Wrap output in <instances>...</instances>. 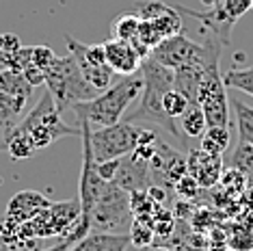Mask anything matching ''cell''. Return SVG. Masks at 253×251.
I'll use <instances>...</instances> for the list:
<instances>
[{
  "instance_id": "obj_1",
  "label": "cell",
  "mask_w": 253,
  "mask_h": 251,
  "mask_svg": "<svg viewBox=\"0 0 253 251\" xmlns=\"http://www.w3.org/2000/svg\"><path fill=\"white\" fill-rule=\"evenodd\" d=\"M141 76H143V91H141V102L136 111L128 113L126 122L128 124H139L145 122L147 126L154 124L158 128L167 130L171 136L182 139V132L177 128V122L171 119L163 108V98L167 91L173 89V70L160 65L156 59L147 56L141 63Z\"/></svg>"
},
{
  "instance_id": "obj_2",
  "label": "cell",
  "mask_w": 253,
  "mask_h": 251,
  "mask_svg": "<svg viewBox=\"0 0 253 251\" xmlns=\"http://www.w3.org/2000/svg\"><path fill=\"white\" fill-rule=\"evenodd\" d=\"M143 91V76L141 72L130 74V76H122V81L113 83L111 87L102 93H97L93 100L80 102L72 108L76 119H84L89 122L91 128H106V126L119 124L132 102L141 98Z\"/></svg>"
},
{
  "instance_id": "obj_3",
  "label": "cell",
  "mask_w": 253,
  "mask_h": 251,
  "mask_svg": "<svg viewBox=\"0 0 253 251\" xmlns=\"http://www.w3.org/2000/svg\"><path fill=\"white\" fill-rule=\"evenodd\" d=\"M45 74V87L52 95L56 108L63 113L67 108H74L80 102H89L97 95V91L91 87L89 81L83 76L78 63L74 61L72 54L56 56L50 63Z\"/></svg>"
},
{
  "instance_id": "obj_4",
  "label": "cell",
  "mask_w": 253,
  "mask_h": 251,
  "mask_svg": "<svg viewBox=\"0 0 253 251\" xmlns=\"http://www.w3.org/2000/svg\"><path fill=\"white\" fill-rule=\"evenodd\" d=\"M18 128L31 136L37 150L52 145L54 141L63 139V136H80V128H72L63 122L61 111L56 108L50 91H45L42 100L22 117Z\"/></svg>"
},
{
  "instance_id": "obj_5",
  "label": "cell",
  "mask_w": 253,
  "mask_h": 251,
  "mask_svg": "<svg viewBox=\"0 0 253 251\" xmlns=\"http://www.w3.org/2000/svg\"><path fill=\"white\" fill-rule=\"evenodd\" d=\"M89 221L91 232H111V234H128L130 225L134 223V214L130 206V193L108 182L102 195L97 197L93 208L83 214Z\"/></svg>"
},
{
  "instance_id": "obj_6",
  "label": "cell",
  "mask_w": 253,
  "mask_h": 251,
  "mask_svg": "<svg viewBox=\"0 0 253 251\" xmlns=\"http://www.w3.org/2000/svg\"><path fill=\"white\" fill-rule=\"evenodd\" d=\"M143 128L128 122H119L106 128H91V150L95 163H106L115 158H124L134 152L141 139Z\"/></svg>"
},
{
  "instance_id": "obj_7",
  "label": "cell",
  "mask_w": 253,
  "mask_h": 251,
  "mask_svg": "<svg viewBox=\"0 0 253 251\" xmlns=\"http://www.w3.org/2000/svg\"><path fill=\"white\" fill-rule=\"evenodd\" d=\"M65 43L70 54L74 56V61L78 63L83 76L89 81V84L93 87L97 93L106 91L113 84L115 72L108 67L106 63V52H104V43H93L87 45L78 39H74L72 35H65Z\"/></svg>"
},
{
  "instance_id": "obj_8",
  "label": "cell",
  "mask_w": 253,
  "mask_h": 251,
  "mask_svg": "<svg viewBox=\"0 0 253 251\" xmlns=\"http://www.w3.org/2000/svg\"><path fill=\"white\" fill-rule=\"evenodd\" d=\"M50 204L52 202H50L45 195H42V193H37V191L15 193V195L9 199L7 212H4V219H2V223H0V238L4 241V238L13 236L20 225H24L26 221L35 219V216L39 212H43Z\"/></svg>"
},
{
  "instance_id": "obj_9",
  "label": "cell",
  "mask_w": 253,
  "mask_h": 251,
  "mask_svg": "<svg viewBox=\"0 0 253 251\" xmlns=\"http://www.w3.org/2000/svg\"><path fill=\"white\" fill-rule=\"evenodd\" d=\"M184 173H188L186 156L158 139L154 158L149 161V178H152V182L167 188H173V184Z\"/></svg>"
},
{
  "instance_id": "obj_10",
  "label": "cell",
  "mask_w": 253,
  "mask_h": 251,
  "mask_svg": "<svg viewBox=\"0 0 253 251\" xmlns=\"http://www.w3.org/2000/svg\"><path fill=\"white\" fill-rule=\"evenodd\" d=\"M199 54H201V43H195L191 39H186L184 33L165 39L163 43H158L156 48L149 52L152 59H156L160 65L169 67V70H177V67L197 61Z\"/></svg>"
},
{
  "instance_id": "obj_11",
  "label": "cell",
  "mask_w": 253,
  "mask_h": 251,
  "mask_svg": "<svg viewBox=\"0 0 253 251\" xmlns=\"http://www.w3.org/2000/svg\"><path fill=\"white\" fill-rule=\"evenodd\" d=\"M104 52H106V63L113 72L122 74V76H130V74L141 72L143 56L132 43L111 37L108 42H104Z\"/></svg>"
},
{
  "instance_id": "obj_12",
  "label": "cell",
  "mask_w": 253,
  "mask_h": 251,
  "mask_svg": "<svg viewBox=\"0 0 253 251\" xmlns=\"http://www.w3.org/2000/svg\"><path fill=\"white\" fill-rule=\"evenodd\" d=\"M188 173L199 182L201 188H214L223 175V158L201 150H191L186 158Z\"/></svg>"
},
{
  "instance_id": "obj_13",
  "label": "cell",
  "mask_w": 253,
  "mask_h": 251,
  "mask_svg": "<svg viewBox=\"0 0 253 251\" xmlns=\"http://www.w3.org/2000/svg\"><path fill=\"white\" fill-rule=\"evenodd\" d=\"M113 182L128 193L147 191L149 188V163L136 158L134 154H128L119 163L117 175H115Z\"/></svg>"
},
{
  "instance_id": "obj_14",
  "label": "cell",
  "mask_w": 253,
  "mask_h": 251,
  "mask_svg": "<svg viewBox=\"0 0 253 251\" xmlns=\"http://www.w3.org/2000/svg\"><path fill=\"white\" fill-rule=\"evenodd\" d=\"M130 236L128 234H111V232H91L74 245L72 251H128Z\"/></svg>"
},
{
  "instance_id": "obj_15",
  "label": "cell",
  "mask_w": 253,
  "mask_h": 251,
  "mask_svg": "<svg viewBox=\"0 0 253 251\" xmlns=\"http://www.w3.org/2000/svg\"><path fill=\"white\" fill-rule=\"evenodd\" d=\"M0 150H7V154L13 161H26V158L35 156L37 147L31 141V136L15 126L11 132L0 134Z\"/></svg>"
},
{
  "instance_id": "obj_16",
  "label": "cell",
  "mask_w": 253,
  "mask_h": 251,
  "mask_svg": "<svg viewBox=\"0 0 253 251\" xmlns=\"http://www.w3.org/2000/svg\"><path fill=\"white\" fill-rule=\"evenodd\" d=\"M26 102L15 95H9L4 91H0V134H7L15 128L26 111Z\"/></svg>"
},
{
  "instance_id": "obj_17",
  "label": "cell",
  "mask_w": 253,
  "mask_h": 251,
  "mask_svg": "<svg viewBox=\"0 0 253 251\" xmlns=\"http://www.w3.org/2000/svg\"><path fill=\"white\" fill-rule=\"evenodd\" d=\"M229 141H232V134H229L227 126H210V128H206L204 136H201L199 150L206 154H212V156H221L229 147Z\"/></svg>"
},
{
  "instance_id": "obj_18",
  "label": "cell",
  "mask_w": 253,
  "mask_h": 251,
  "mask_svg": "<svg viewBox=\"0 0 253 251\" xmlns=\"http://www.w3.org/2000/svg\"><path fill=\"white\" fill-rule=\"evenodd\" d=\"M139 28H141V18L134 11H126V13H119L117 18L113 20L111 33H113V39L136 43V39H139Z\"/></svg>"
},
{
  "instance_id": "obj_19",
  "label": "cell",
  "mask_w": 253,
  "mask_h": 251,
  "mask_svg": "<svg viewBox=\"0 0 253 251\" xmlns=\"http://www.w3.org/2000/svg\"><path fill=\"white\" fill-rule=\"evenodd\" d=\"M177 128H180V132L186 134L188 139H201L206 132V128H208L201 106H197V104L188 106L186 111H184V115L177 119Z\"/></svg>"
},
{
  "instance_id": "obj_20",
  "label": "cell",
  "mask_w": 253,
  "mask_h": 251,
  "mask_svg": "<svg viewBox=\"0 0 253 251\" xmlns=\"http://www.w3.org/2000/svg\"><path fill=\"white\" fill-rule=\"evenodd\" d=\"M0 91L9 95H15V98L28 100L33 93V87L28 84V81L24 78V74L18 70H0Z\"/></svg>"
},
{
  "instance_id": "obj_21",
  "label": "cell",
  "mask_w": 253,
  "mask_h": 251,
  "mask_svg": "<svg viewBox=\"0 0 253 251\" xmlns=\"http://www.w3.org/2000/svg\"><path fill=\"white\" fill-rule=\"evenodd\" d=\"M232 108L236 113V126H238V143L253 145V108L240 100H234Z\"/></svg>"
},
{
  "instance_id": "obj_22",
  "label": "cell",
  "mask_w": 253,
  "mask_h": 251,
  "mask_svg": "<svg viewBox=\"0 0 253 251\" xmlns=\"http://www.w3.org/2000/svg\"><path fill=\"white\" fill-rule=\"evenodd\" d=\"M229 167L247 175V182L253 184V145L238 143L229 156Z\"/></svg>"
},
{
  "instance_id": "obj_23",
  "label": "cell",
  "mask_w": 253,
  "mask_h": 251,
  "mask_svg": "<svg viewBox=\"0 0 253 251\" xmlns=\"http://www.w3.org/2000/svg\"><path fill=\"white\" fill-rule=\"evenodd\" d=\"M223 84L227 89H238L245 93L253 95V67H245V70H229L223 74Z\"/></svg>"
},
{
  "instance_id": "obj_24",
  "label": "cell",
  "mask_w": 253,
  "mask_h": 251,
  "mask_svg": "<svg viewBox=\"0 0 253 251\" xmlns=\"http://www.w3.org/2000/svg\"><path fill=\"white\" fill-rule=\"evenodd\" d=\"M218 186H221L223 193H227L229 197H236V195H243V191L247 186H249V182H247V175L240 173V171H236L229 167L225 173L221 175V180H218Z\"/></svg>"
},
{
  "instance_id": "obj_25",
  "label": "cell",
  "mask_w": 253,
  "mask_h": 251,
  "mask_svg": "<svg viewBox=\"0 0 253 251\" xmlns=\"http://www.w3.org/2000/svg\"><path fill=\"white\" fill-rule=\"evenodd\" d=\"M191 106V102L186 100V95L180 93L175 87L171 89V91H167L165 93V98H163V108H165V113L169 115L171 119H180L184 115V111Z\"/></svg>"
},
{
  "instance_id": "obj_26",
  "label": "cell",
  "mask_w": 253,
  "mask_h": 251,
  "mask_svg": "<svg viewBox=\"0 0 253 251\" xmlns=\"http://www.w3.org/2000/svg\"><path fill=\"white\" fill-rule=\"evenodd\" d=\"M128 236H130V245H134L136 249L152 247V243H154V227L134 221V223L130 225V230H128Z\"/></svg>"
},
{
  "instance_id": "obj_27",
  "label": "cell",
  "mask_w": 253,
  "mask_h": 251,
  "mask_svg": "<svg viewBox=\"0 0 253 251\" xmlns=\"http://www.w3.org/2000/svg\"><path fill=\"white\" fill-rule=\"evenodd\" d=\"M173 191L180 199H195L201 193V186L191 173H184L182 178L173 184Z\"/></svg>"
},
{
  "instance_id": "obj_28",
  "label": "cell",
  "mask_w": 253,
  "mask_h": 251,
  "mask_svg": "<svg viewBox=\"0 0 253 251\" xmlns=\"http://www.w3.org/2000/svg\"><path fill=\"white\" fill-rule=\"evenodd\" d=\"M33 65H37L39 70H48L50 67V63H52L56 59V54H54V50L52 48H48V45H33Z\"/></svg>"
},
{
  "instance_id": "obj_29",
  "label": "cell",
  "mask_w": 253,
  "mask_h": 251,
  "mask_svg": "<svg viewBox=\"0 0 253 251\" xmlns=\"http://www.w3.org/2000/svg\"><path fill=\"white\" fill-rule=\"evenodd\" d=\"M119 163H122V158H115V161H106V163H97V173H100V178L106 180V182H113L115 175H117Z\"/></svg>"
},
{
  "instance_id": "obj_30",
  "label": "cell",
  "mask_w": 253,
  "mask_h": 251,
  "mask_svg": "<svg viewBox=\"0 0 253 251\" xmlns=\"http://www.w3.org/2000/svg\"><path fill=\"white\" fill-rule=\"evenodd\" d=\"M20 48H22V42H20L18 35H13V33H4V35H0V54H11Z\"/></svg>"
},
{
  "instance_id": "obj_31",
  "label": "cell",
  "mask_w": 253,
  "mask_h": 251,
  "mask_svg": "<svg viewBox=\"0 0 253 251\" xmlns=\"http://www.w3.org/2000/svg\"><path fill=\"white\" fill-rule=\"evenodd\" d=\"M72 247H74V243L67 241V238H63V241L56 243L54 247H48V249H42V251H72Z\"/></svg>"
},
{
  "instance_id": "obj_32",
  "label": "cell",
  "mask_w": 253,
  "mask_h": 251,
  "mask_svg": "<svg viewBox=\"0 0 253 251\" xmlns=\"http://www.w3.org/2000/svg\"><path fill=\"white\" fill-rule=\"evenodd\" d=\"M139 251H182V249H173V247H163V245H152V247L139 249Z\"/></svg>"
},
{
  "instance_id": "obj_33",
  "label": "cell",
  "mask_w": 253,
  "mask_h": 251,
  "mask_svg": "<svg viewBox=\"0 0 253 251\" xmlns=\"http://www.w3.org/2000/svg\"><path fill=\"white\" fill-rule=\"evenodd\" d=\"M216 2H221V0H201V4H206L208 9H210V7H214Z\"/></svg>"
},
{
  "instance_id": "obj_34",
  "label": "cell",
  "mask_w": 253,
  "mask_h": 251,
  "mask_svg": "<svg viewBox=\"0 0 253 251\" xmlns=\"http://www.w3.org/2000/svg\"><path fill=\"white\" fill-rule=\"evenodd\" d=\"M210 251H234L232 247H227V245H221V247H212Z\"/></svg>"
}]
</instances>
